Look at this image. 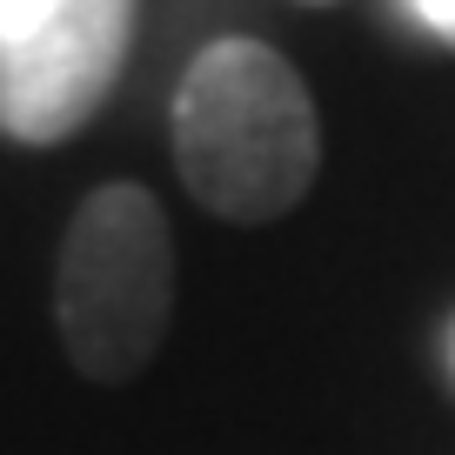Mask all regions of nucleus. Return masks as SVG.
<instances>
[{"instance_id":"f257e3e1","label":"nucleus","mask_w":455,"mask_h":455,"mask_svg":"<svg viewBox=\"0 0 455 455\" xmlns=\"http://www.w3.org/2000/svg\"><path fill=\"white\" fill-rule=\"evenodd\" d=\"M174 168L221 221H275L322 168V121L268 41L228 34L188 60L174 87Z\"/></svg>"},{"instance_id":"f03ea898","label":"nucleus","mask_w":455,"mask_h":455,"mask_svg":"<svg viewBox=\"0 0 455 455\" xmlns=\"http://www.w3.org/2000/svg\"><path fill=\"white\" fill-rule=\"evenodd\" d=\"M174 308V235L141 181H108L74 208L54 268V322L87 382H128L161 355Z\"/></svg>"},{"instance_id":"7ed1b4c3","label":"nucleus","mask_w":455,"mask_h":455,"mask_svg":"<svg viewBox=\"0 0 455 455\" xmlns=\"http://www.w3.org/2000/svg\"><path fill=\"white\" fill-rule=\"evenodd\" d=\"M141 0H54L28 41L0 47V128L28 148L74 141L121 81Z\"/></svg>"},{"instance_id":"20e7f679","label":"nucleus","mask_w":455,"mask_h":455,"mask_svg":"<svg viewBox=\"0 0 455 455\" xmlns=\"http://www.w3.org/2000/svg\"><path fill=\"white\" fill-rule=\"evenodd\" d=\"M47 14H54V0H0V47H7V41H28Z\"/></svg>"},{"instance_id":"39448f33","label":"nucleus","mask_w":455,"mask_h":455,"mask_svg":"<svg viewBox=\"0 0 455 455\" xmlns=\"http://www.w3.org/2000/svg\"><path fill=\"white\" fill-rule=\"evenodd\" d=\"M415 14H422V28H435L455 47V0H415Z\"/></svg>"}]
</instances>
